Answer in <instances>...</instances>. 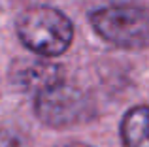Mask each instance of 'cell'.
<instances>
[{
  "label": "cell",
  "mask_w": 149,
  "mask_h": 147,
  "mask_svg": "<svg viewBox=\"0 0 149 147\" xmlns=\"http://www.w3.org/2000/svg\"><path fill=\"white\" fill-rule=\"evenodd\" d=\"M17 36L30 51L44 57L62 55L74 40V26L62 11L36 6L17 19Z\"/></svg>",
  "instance_id": "1"
},
{
  "label": "cell",
  "mask_w": 149,
  "mask_h": 147,
  "mask_svg": "<svg viewBox=\"0 0 149 147\" xmlns=\"http://www.w3.org/2000/svg\"><path fill=\"white\" fill-rule=\"evenodd\" d=\"M34 111L44 125L64 128L91 119L95 115V106L79 87L58 81L36 94Z\"/></svg>",
  "instance_id": "3"
},
{
  "label": "cell",
  "mask_w": 149,
  "mask_h": 147,
  "mask_svg": "<svg viewBox=\"0 0 149 147\" xmlns=\"http://www.w3.org/2000/svg\"><path fill=\"white\" fill-rule=\"evenodd\" d=\"M17 81L26 91L42 92L44 89L62 81V70L55 64L42 62V60H26L17 70Z\"/></svg>",
  "instance_id": "4"
},
{
  "label": "cell",
  "mask_w": 149,
  "mask_h": 147,
  "mask_svg": "<svg viewBox=\"0 0 149 147\" xmlns=\"http://www.w3.org/2000/svg\"><path fill=\"white\" fill-rule=\"evenodd\" d=\"M55 147H93L87 144H61V145H55Z\"/></svg>",
  "instance_id": "6"
},
{
  "label": "cell",
  "mask_w": 149,
  "mask_h": 147,
  "mask_svg": "<svg viewBox=\"0 0 149 147\" xmlns=\"http://www.w3.org/2000/svg\"><path fill=\"white\" fill-rule=\"evenodd\" d=\"M121 138L127 147H149V106H136L125 113Z\"/></svg>",
  "instance_id": "5"
},
{
  "label": "cell",
  "mask_w": 149,
  "mask_h": 147,
  "mask_svg": "<svg viewBox=\"0 0 149 147\" xmlns=\"http://www.w3.org/2000/svg\"><path fill=\"white\" fill-rule=\"evenodd\" d=\"M91 25L106 42L123 49L149 45V10L134 4H113L91 13Z\"/></svg>",
  "instance_id": "2"
}]
</instances>
